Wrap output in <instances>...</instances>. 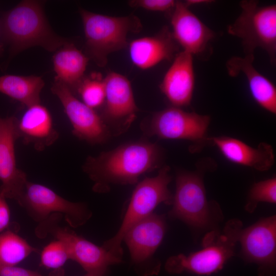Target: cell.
Listing matches in <instances>:
<instances>
[{"mask_svg": "<svg viewBox=\"0 0 276 276\" xmlns=\"http://www.w3.org/2000/svg\"><path fill=\"white\" fill-rule=\"evenodd\" d=\"M164 158L160 146L142 140L88 156L83 169L94 181V191L105 192L111 184L136 183L142 175L160 168Z\"/></svg>", "mask_w": 276, "mask_h": 276, "instance_id": "6da1fadb", "label": "cell"}, {"mask_svg": "<svg viewBox=\"0 0 276 276\" xmlns=\"http://www.w3.org/2000/svg\"><path fill=\"white\" fill-rule=\"evenodd\" d=\"M0 37L9 46L11 56L37 46L56 52L70 42L51 29L43 2L37 1H21L5 12L0 19Z\"/></svg>", "mask_w": 276, "mask_h": 276, "instance_id": "7a4b0ae2", "label": "cell"}, {"mask_svg": "<svg viewBox=\"0 0 276 276\" xmlns=\"http://www.w3.org/2000/svg\"><path fill=\"white\" fill-rule=\"evenodd\" d=\"M86 56L98 66H105L108 56L127 47L129 33L139 32L142 25L134 15L115 17L80 9Z\"/></svg>", "mask_w": 276, "mask_h": 276, "instance_id": "3957f363", "label": "cell"}, {"mask_svg": "<svg viewBox=\"0 0 276 276\" xmlns=\"http://www.w3.org/2000/svg\"><path fill=\"white\" fill-rule=\"evenodd\" d=\"M242 222L227 221L222 231L213 230L202 240V248L188 256L179 254L169 258L165 264L171 273L187 271L198 275H210L220 270L234 255L242 228Z\"/></svg>", "mask_w": 276, "mask_h": 276, "instance_id": "277c9868", "label": "cell"}, {"mask_svg": "<svg viewBox=\"0 0 276 276\" xmlns=\"http://www.w3.org/2000/svg\"><path fill=\"white\" fill-rule=\"evenodd\" d=\"M169 216L179 219L192 227L204 229L211 227L221 216L216 202H209L199 171H180L176 178V190Z\"/></svg>", "mask_w": 276, "mask_h": 276, "instance_id": "5b68a950", "label": "cell"}, {"mask_svg": "<svg viewBox=\"0 0 276 276\" xmlns=\"http://www.w3.org/2000/svg\"><path fill=\"white\" fill-rule=\"evenodd\" d=\"M241 12L227 28L228 34L241 40L246 55H254L261 48L268 55L272 63L276 57V6H261L254 0L242 1Z\"/></svg>", "mask_w": 276, "mask_h": 276, "instance_id": "8992f818", "label": "cell"}, {"mask_svg": "<svg viewBox=\"0 0 276 276\" xmlns=\"http://www.w3.org/2000/svg\"><path fill=\"white\" fill-rule=\"evenodd\" d=\"M169 172V167L165 166L159 169L157 175L146 177L137 185L119 229L113 237L104 243L102 246L104 248L122 259L121 244L129 229L153 213L159 204L172 203L173 195L168 189L172 178Z\"/></svg>", "mask_w": 276, "mask_h": 276, "instance_id": "52a82bcc", "label": "cell"}, {"mask_svg": "<svg viewBox=\"0 0 276 276\" xmlns=\"http://www.w3.org/2000/svg\"><path fill=\"white\" fill-rule=\"evenodd\" d=\"M62 217L60 214H53L39 222L35 229L36 236L43 239L51 235L62 242L69 252L70 260L77 262L86 273L105 276L109 266L121 262L122 259L102 246L93 243L67 227L59 225Z\"/></svg>", "mask_w": 276, "mask_h": 276, "instance_id": "ba28073f", "label": "cell"}, {"mask_svg": "<svg viewBox=\"0 0 276 276\" xmlns=\"http://www.w3.org/2000/svg\"><path fill=\"white\" fill-rule=\"evenodd\" d=\"M210 121L208 115L188 112L171 106L153 113L141 126L145 134L149 136L195 142L197 144L192 148L193 151L204 145Z\"/></svg>", "mask_w": 276, "mask_h": 276, "instance_id": "9c48e42d", "label": "cell"}, {"mask_svg": "<svg viewBox=\"0 0 276 276\" xmlns=\"http://www.w3.org/2000/svg\"><path fill=\"white\" fill-rule=\"evenodd\" d=\"M18 204L30 217L40 222L53 214H60L72 227L84 225L92 213L86 204L70 201L44 185L28 181Z\"/></svg>", "mask_w": 276, "mask_h": 276, "instance_id": "30bf717a", "label": "cell"}, {"mask_svg": "<svg viewBox=\"0 0 276 276\" xmlns=\"http://www.w3.org/2000/svg\"><path fill=\"white\" fill-rule=\"evenodd\" d=\"M104 79L106 95L100 115L111 135L117 136L129 129L139 110L130 82L126 77L112 72Z\"/></svg>", "mask_w": 276, "mask_h": 276, "instance_id": "8fae6325", "label": "cell"}, {"mask_svg": "<svg viewBox=\"0 0 276 276\" xmlns=\"http://www.w3.org/2000/svg\"><path fill=\"white\" fill-rule=\"evenodd\" d=\"M51 89L61 102L77 137L91 144H100L111 137L100 115L78 99L65 84L55 78Z\"/></svg>", "mask_w": 276, "mask_h": 276, "instance_id": "7c38bea8", "label": "cell"}, {"mask_svg": "<svg viewBox=\"0 0 276 276\" xmlns=\"http://www.w3.org/2000/svg\"><path fill=\"white\" fill-rule=\"evenodd\" d=\"M239 241L241 255L259 266L260 276H274L276 263V217L263 218L242 229Z\"/></svg>", "mask_w": 276, "mask_h": 276, "instance_id": "4fadbf2b", "label": "cell"}, {"mask_svg": "<svg viewBox=\"0 0 276 276\" xmlns=\"http://www.w3.org/2000/svg\"><path fill=\"white\" fill-rule=\"evenodd\" d=\"M17 118L0 117V193L19 202L28 182L27 174L17 168L15 144L19 139Z\"/></svg>", "mask_w": 276, "mask_h": 276, "instance_id": "5bb4252c", "label": "cell"}, {"mask_svg": "<svg viewBox=\"0 0 276 276\" xmlns=\"http://www.w3.org/2000/svg\"><path fill=\"white\" fill-rule=\"evenodd\" d=\"M172 36L183 51L200 56L208 49L216 34L204 24L183 2L176 1L170 13Z\"/></svg>", "mask_w": 276, "mask_h": 276, "instance_id": "9a60e30c", "label": "cell"}, {"mask_svg": "<svg viewBox=\"0 0 276 276\" xmlns=\"http://www.w3.org/2000/svg\"><path fill=\"white\" fill-rule=\"evenodd\" d=\"M193 56L183 51L178 52L160 83V89L172 106L191 104L195 85Z\"/></svg>", "mask_w": 276, "mask_h": 276, "instance_id": "2e32d148", "label": "cell"}, {"mask_svg": "<svg viewBox=\"0 0 276 276\" xmlns=\"http://www.w3.org/2000/svg\"><path fill=\"white\" fill-rule=\"evenodd\" d=\"M206 144L215 146L221 154L231 162L257 171H267L274 163L273 148L264 142L260 143L258 147L254 148L237 139L224 136L208 137Z\"/></svg>", "mask_w": 276, "mask_h": 276, "instance_id": "e0dca14e", "label": "cell"}, {"mask_svg": "<svg viewBox=\"0 0 276 276\" xmlns=\"http://www.w3.org/2000/svg\"><path fill=\"white\" fill-rule=\"evenodd\" d=\"M165 231L164 217L154 213L132 225L123 238L132 261L139 264L150 259L161 243Z\"/></svg>", "mask_w": 276, "mask_h": 276, "instance_id": "ac0fdd59", "label": "cell"}, {"mask_svg": "<svg viewBox=\"0 0 276 276\" xmlns=\"http://www.w3.org/2000/svg\"><path fill=\"white\" fill-rule=\"evenodd\" d=\"M128 44L131 61L142 70L173 59L179 47L168 27H163L153 36L137 38Z\"/></svg>", "mask_w": 276, "mask_h": 276, "instance_id": "d6986e66", "label": "cell"}, {"mask_svg": "<svg viewBox=\"0 0 276 276\" xmlns=\"http://www.w3.org/2000/svg\"><path fill=\"white\" fill-rule=\"evenodd\" d=\"M16 126L19 138L38 151L51 146L59 136L51 113L40 103L27 107L20 119L17 118Z\"/></svg>", "mask_w": 276, "mask_h": 276, "instance_id": "ffe728a7", "label": "cell"}, {"mask_svg": "<svg viewBox=\"0 0 276 276\" xmlns=\"http://www.w3.org/2000/svg\"><path fill=\"white\" fill-rule=\"evenodd\" d=\"M254 55H246L244 57L234 56L226 63L227 72L233 77L240 73L244 74L254 101L262 108L275 114L276 87L254 66Z\"/></svg>", "mask_w": 276, "mask_h": 276, "instance_id": "44dd1931", "label": "cell"}, {"mask_svg": "<svg viewBox=\"0 0 276 276\" xmlns=\"http://www.w3.org/2000/svg\"><path fill=\"white\" fill-rule=\"evenodd\" d=\"M89 59L85 54L69 42L57 50L53 57L56 76L76 95L77 89L84 78Z\"/></svg>", "mask_w": 276, "mask_h": 276, "instance_id": "7402d4cb", "label": "cell"}, {"mask_svg": "<svg viewBox=\"0 0 276 276\" xmlns=\"http://www.w3.org/2000/svg\"><path fill=\"white\" fill-rule=\"evenodd\" d=\"M44 85L42 79L37 76L6 75L0 77V93L27 107L40 103V94Z\"/></svg>", "mask_w": 276, "mask_h": 276, "instance_id": "603a6c76", "label": "cell"}, {"mask_svg": "<svg viewBox=\"0 0 276 276\" xmlns=\"http://www.w3.org/2000/svg\"><path fill=\"white\" fill-rule=\"evenodd\" d=\"M39 250L11 230L0 234V266H15Z\"/></svg>", "mask_w": 276, "mask_h": 276, "instance_id": "cb8c5ba5", "label": "cell"}, {"mask_svg": "<svg viewBox=\"0 0 276 276\" xmlns=\"http://www.w3.org/2000/svg\"><path fill=\"white\" fill-rule=\"evenodd\" d=\"M76 94L80 97L82 102L90 108L95 110L102 107L106 95L104 79L97 73L84 76L77 89Z\"/></svg>", "mask_w": 276, "mask_h": 276, "instance_id": "d4e9b609", "label": "cell"}, {"mask_svg": "<svg viewBox=\"0 0 276 276\" xmlns=\"http://www.w3.org/2000/svg\"><path fill=\"white\" fill-rule=\"evenodd\" d=\"M260 202H276V178H272L255 183L250 189L245 206V210L252 213Z\"/></svg>", "mask_w": 276, "mask_h": 276, "instance_id": "484cf974", "label": "cell"}, {"mask_svg": "<svg viewBox=\"0 0 276 276\" xmlns=\"http://www.w3.org/2000/svg\"><path fill=\"white\" fill-rule=\"evenodd\" d=\"M68 260L70 256L65 245L56 239L46 245L40 254L41 265L48 269H60Z\"/></svg>", "mask_w": 276, "mask_h": 276, "instance_id": "4316f807", "label": "cell"}, {"mask_svg": "<svg viewBox=\"0 0 276 276\" xmlns=\"http://www.w3.org/2000/svg\"><path fill=\"white\" fill-rule=\"evenodd\" d=\"M176 1L173 0H132L128 2L133 8H140L151 11L170 13Z\"/></svg>", "mask_w": 276, "mask_h": 276, "instance_id": "83f0119b", "label": "cell"}, {"mask_svg": "<svg viewBox=\"0 0 276 276\" xmlns=\"http://www.w3.org/2000/svg\"><path fill=\"white\" fill-rule=\"evenodd\" d=\"M6 198L0 193V234L8 230L17 232L18 224L11 221V213Z\"/></svg>", "mask_w": 276, "mask_h": 276, "instance_id": "f1b7e54d", "label": "cell"}, {"mask_svg": "<svg viewBox=\"0 0 276 276\" xmlns=\"http://www.w3.org/2000/svg\"><path fill=\"white\" fill-rule=\"evenodd\" d=\"M0 276H43L37 272L17 266H0Z\"/></svg>", "mask_w": 276, "mask_h": 276, "instance_id": "f546056e", "label": "cell"}, {"mask_svg": "<svg viewBox=\"0 0 276 276\" xmlns=\"http://www.w3.org/2000/svg\"><path fill=\"white\" fill-rule=\"evenodd\" d=\"M212 2V1L209 0H187L183 3L186 6L189 8L191 6L207 4Z\"/></svg>", "mask_w": 276, "mask_h": 276, "instance_id": "4dcf8cb0", "label": "cell"}, {"mask_svg": "<svg viewBox=\"0 0 276 276\" xmlns=\"http://www.w3.org/2000/svg\"><path fill=\"white\" fill-rule=\"evenodd\" d=\"M49 276H64V271L61 268L55 269L50 273ZM84 276H102V275H100L97 274H95V273H86V274Z\"/></svg>", "mask_w": 276, "mask_h": 276, "instance_id": "1f68e13d", "label": "cell"}, {"mask_svg": "<svg viewBox=\"0 0 276 276\" xmlns=\"http://www.w3.org/2000/svg\"><path fill=\"white\" fill-rule=\"evenodd\" d=\"M2 51V45H0V54L1 53Z\"/></svg>", "mask_w": 276, "mask_h": 276, "instance_id": "d6a6232c", "label": "cell"}]
</instances>
